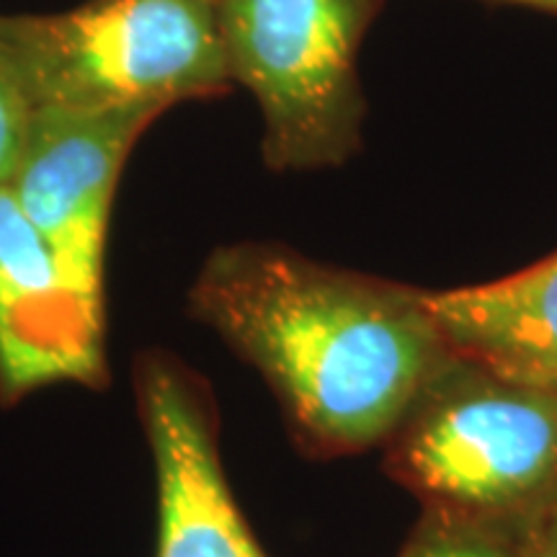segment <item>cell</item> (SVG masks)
Returning <instances> with one entry per match:
<instances>
[{
    "mask_svg": "<svg viewBox=\"0 0 557 557\" xmlns=\"http://www.w3.org/2000/svg\"><path fill=\"white\" fill-rule=\"evenodd\" d=\"M189 310L259 369L299 434L325 451L372 447L400 429L451 359L423 292L269 243L214 250Z\"/></svg>",
    "mask_w": 557,
    "mask_h": 557,
    "instance_id": "obj_1",
    "label": "cell"
},
{
    "mask_svg": "<svg viewBox=\"0 0 557 557\" xmlns=\"http://www.w3.org/2000/svg\"><path fill=\"white\" fill-rule=\"evenodd\" d=\"M0 34L32 109L163 114L233 86L218 0H86L45 16H3Z\"/></svg>",
    "mask_w": 557,
    "mask_h": 557,
    "instance_id": "obj_2",
    "label": "cell"
},
{
    "mask_svg": "<svg viewBox=\"0 0 557 557\" xmlns=\"http://www.w3.org/2000/svg\"><path fill=\"white\" fill-rule=\"evenodd\" d=\"M218 16L230 78L261 109L263 163H346L361 145L357 58L374 0H218Z\"/></svg>",
    "mask_w": 557,
    "mask_h": 557,
    "instance_id": "obj_3",
    "label": "cell"
},
{
    "mask_svg": "<svg viewBox=\"0 0 557 557\" xmlns=\"http://www.w3.org/2000/svg\"><path fill=\"white\" fill-rule=\"evenodd\" d=\"M400 465L444 511L537 519L557 500V393L451 357L406 418Z\"/></svg>",
    "mask_w": 557,
    "mask_h": 557,
    "instance_id": "obj_4",
    "label": "cell"
},
{
    "mask_svg": "<svg viewBox=\"0 0 557 557\" xmlns=\"http://www.w3.org/2000/svg\"><path fill=\"white\" fill-rule=\"evenodd\" d=\"M150 109H34L9 181L13 197L90 310L103 315V267L114 191Z\"/></svg>",
    "mask_w": 557,
    "mask_h": 557,
    "instance_id": "obj_5",
    "label": "cell"
},
{
    "mask_svg": "<svg viewBox=\"0 0 557 557\" xmlns=\"http://www.w3.org/2000/svg\"><path fill=\"white\" fill-rule=\"evenodd\" d=\"M107 372L103 315L90 310L0 184V398L58 382L96 385Z\"/></svg>",
    "mask_w": 557,
    "mask_h": 557,
    "instance_id": "obj_6",
    "label": "cell"
},
{
    "mask_svg": "<svg viewBox=\"0 0 557 557\" xmlns=\"http://www.w3.org/2000/svg\"><path fill=\"white\" fill-rule=\"evenodd\" d=\"M137 393L158 480L156 557H267L230 493L191 382L169 359L148 357Z\"/></svg>",
    "mask_w": 557,
    "mask_h": 557,
    "instance_id": "obj_7",
    "label": "cell"
},
{
    "mask_svg": "<svg viewBox=\"0 0 557 557\" xmlns=\"http://www.w3.org/2000/svg\"><path fill=\"white\" fill-rule=\"evenodd\" d=\"M423 302L451 357L557 393V253L500 282L423 292Z\"/></svg>",
    "mask_w": 557,
    "mask_h": 557,
    "instance_id": "obj_8",
    "label": "cell"
},
{
    "mask_svg": "<svg viewBox=\"0 0 557 557\" xmlns=\"http://www.w3.org/2000/svg\"><path fill=\"white\" fill-rule=\"evenodd\" d=\"M537 519H478L447 511L429 521L403 557H532V529Z\"/></svg>",
    "mask_w": 557,
    "mask_h": 557,
    "instance_id": "obj_9",
    "label": "cell"
},
{
    "mask_svg": "<svg viewBox=\"0 0 557 557\" xmlns=\"http://www.w3.org/2000/svg\"><path fill=\"white\" fill-rule=\"evenodd\" d=\"M32 103L0 34V184H9L32 122Z\"/></svg>",
    "mask_w": 557,
    "mask_h": 557,
    "instance_id": "obj_10",
    "label": "cell"
},
{
    "mask_svg": "<svg viewBox=\"0 0 557 557\" xmlns=\"http://www.w3.org/2000/svg\"><path fill=\"white\" fill-rule=\"evenodd\" d=\"M532 557H557V508L534 521Z\"/></svg>",
    "mask_w": 557,
    "mask_h": 557,
    "instance_id": "obj_11",
    "label": "cell"
},
{
    "mask_svg": "<svg viewBox=\"0 0 557 557\" xmlns=\"http://www.w3.org/2000/svg\"><path fill=\"white\" fill-rule=\"evenodd\" d=\"M511 3H524V5H534V9L557 11V0H511Z\"/></svg>",
    "mask_w": 557,
    "mask_h": 557,
    "instance_id": "obj_12",
    "label": "cell"
},
{
    "mask_svg": "<svg viewBox=\"0 0 557 557\" xmlns=\"http://www.w3.org/2000/svg\"><path fill=\"white\" fill-rule=\"evenodd\" d=\"M553 508H557V500H555V506ZM553 508H549V511H553Z\"/></svg>",
    "mask_w": 557,
    "mask_h": 557,
    "instance_id": "obj_13",
    "label": "cell"
}]
</instances>
